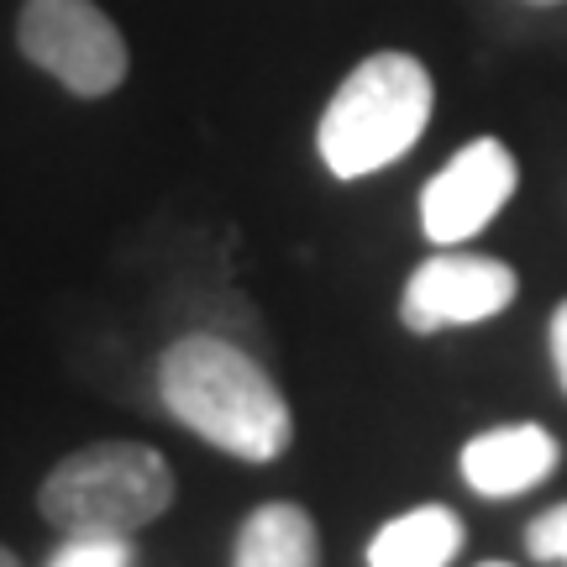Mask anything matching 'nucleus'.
Instances as JSON below:
<instances>
[{
  "mask_svg": "<svg viewBox=\"0 0 567 567\" xmlns=\"http://www.w3.org/2000/svg\"><path fill=\"white\" fill-rule=\"evenodd\" d=\"M174 467L142 442H90L38 488V509L63 536H137L174 505Z\"/></svg>",
  "mask_w": 567,
  "mask_h": 567,
  "instance_id": "obj_3",
  "label": "nucleus"
},
{
  "mask_svg": "<svg viewBox=\"0 0 567 567\" xmlns=\"http://www.w3.org/2000/svg\"><path fill=\"white\" fill-rule=\"evenodd\" d=\"M158 394L184 431L243 463H279L295 442V415L279 384L226 337H179L158 358Z\"/></svg>",
  "mask_w": 567,
  "mask_h": 567,
  "instance_id": "obj_1",
  "label": "nucleus"
},
{
  "mask_svg": "<svg viewBox=\"0 0 567 567\" xmlns=\"http://www.w3.org/2000/svg\"><path fill=\"white\" fill-rule=\"evenodd\" d=\"M551 368H557V384L567 394V300L551 310Z\"/></svg>",
  "mask_w": 567,
  "mask_h": 567,
  "instance_id": "obj_12",
  "label": "nucleus"
},
{
  "mask_svg": "<svg viewBox=\"0 0 567 567\" xmlns=\"http://www.w3.org/2000/svg\"><path fill=\"white\" fill-rule=\"evenodd\" d=\"M17 48L32 69L59 80L80 101H101L122 90L132 69L122 27L95 0H21Z\"/></svg>",
  "mask_w": 567,
  "mask_h": 567,
  "instance_id": "obj_4",
  "label": "nucleus"
},
{
  "mask_svg": "<svg viewBox=\"0 0 567 567\" xmlns=\"http://www.w3.org/2000/svg\"><path fill=\"white\" fill-rule=\"evenodd\" d=\"M515 268L484 252H436L410 274L405 295H400V321L415 337L446 331V326H478L494 321L509 300H515Z\"/></svg>",
  "mask_w": 567,
  "mask_h": 567,
  "instance_id": "obj_6",
  "label": "nucleus"
},
{
  "mask_svg": "<svg viewBox=\"0 0 567 567\" xmlns=\"http://www.w3.org/2000/svg\"><path fill=\"white\" fill-rule=\"evenodd\" d=\"M231 567H321V536L300 505H258L237 530Z\"/></svg>",
  "mask_w": 567,
  "mask_h": 567,
  "instance_id": "obj_9",
  "label": "nucleus"
},
{
  "mask_svg": "<svg viewBox=\"0 0 567 567\" xmlns=\"http://www.w3.org/2000/svg\"><path fill=\"white\" fill-rule=\"evenodd\" d=\"M526 551L536 557V563L567 567V505H551L530 520L526 526Z\"/></svg>",
  "mask_w": 567,
  "mask_h": 567,
  "instance_id": "obj_11",
  "label": "nucleus"
},
{
  "mask_svg": "<svg viewBox=\"0 0 567 567\" xmlns=\"http://www.w3.org/2000/svg\"><path fill=\"white\" fill-rule=\"evenodd\" d=\"M484 567H509V563H484Z\"/></svg>",
  "mask_w": 567,
  "mask_h": 567,
  "instance_id": "obj_15",
  "label": "nucleus"
},
{
  "mask_svg": "<svg viewBox=\"0 0 567 567\" xmlns=\"http://www.w3.org/2000/svg\"><path fill=\"white\" fill-rule=\"evenodd\" d=\"M463 515L446 505H421L379 526L368 542V567H446L463 551Z\"/></svg>",
  "mask_w": 567,
  "mask_h": 567,
  "instance_id": "obj_8",
  "label": "nucleus"
},
{
  "mask_svg": "<svg viewBox=\"0 0 567 567\" xmlns=\"http://www.w3.org/2000/svg\"><path fill=\"white\" fill-rule=\"evenodd\" d=\"M431 105H436V90L415 53H400V48L368 53L321 111V126H316L321 163L337 179L379 174L421 142Z\"/></svg>",
  "mask_w": 567,
  "mask_h": 567,
  "instance_id": "obj_2",
  "label": "nucleus"
},
{
  "mask_svg": "<svg viewBox=\"0 0 567 567\" xmlns=\"http://www.w3.org/2000/svg\"><path fill=\"white\" fill-rule=\"evenodd\" d=\"M557 457L563 452H557L547 425H494V431H478L463 446V478L484 499H515V494H530L536 484H547L557 473Z\"/></svg>",
  "mask_w": 567,
  "mask_h": 567,
  "instance_id": "obj_7",
  "label": "nucleus"
},
{
  "mask_svg": "<svg viewBox=\"0 0 567 567\" xmlns=\"http://www.w3.org/2000/svg\"><path fill=\"white\" fill-rule=\"evenodd\" d=\"M526 6H563V0H526Z\"/></svg>",
  "mask_w": 567,
  "mask_h": 567,
  "instance_id": "obj_14",
  "label": "nucleus"
},
{
  "mask_svg": "<svg viewBox=\"0 0 567 567\" xmlns=\"http://www.w3.org/2000/svg\"><path fill=\"white\" fill-rule=\"evenodd\" d=\"M48 567H137L132 536H63Z\"/></svg>",
  "mask_w": 567,
  "mask_h": 567,
  "instance_id": "obj_10",
  "label": "nucleus"
},
{
  "mask_svg": "<svg viewBox=\"0 0 567 567\" xmlns=\"http://www.w3.org/2000/svg\"><path fill=\"white\" fill-rule=\"evenodd\" d=\"M520 184V163L499 137H473L463 142L442 174H431L421 189V231L436 247H457L478 237L499 210L509 205Z\"/></svg>",
  "mask_w": 567,
  "mask_h": 567,
  "instance_id": "obj_5",
  "label": "nucleus"
},
{
  "mask_svg": "<svg viewBox=\"0 0 567 567\" xmlns=\"http://www.w3.org/2000/svg\"><path fill=\"white\" fill-rule=\"evenodd\" d=\"M0 567H21V557L11 547H0Z\"/></svg>",
  "mask_w": 567,
  "mask_h": 567,
  "instance_id": "obj_13",
  "label": "nucleus"
}]
</instances>
